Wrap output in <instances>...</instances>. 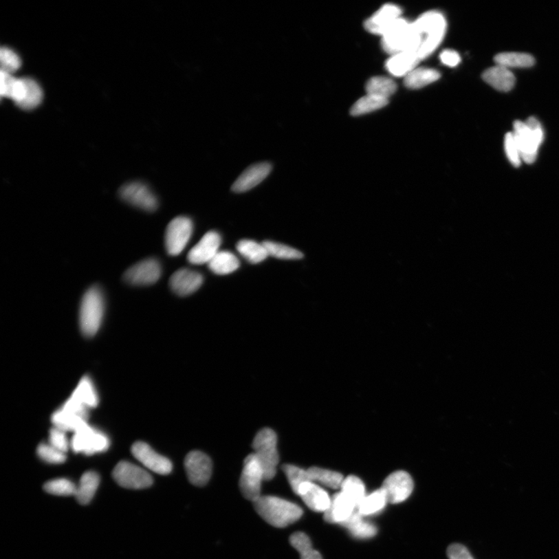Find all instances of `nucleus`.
I'll list each match as a JSON object with an SVG mask.
<instances>
[{
    "instance_id": "nucleus-19",
    "label": "nucleus",
    "mask_w": 559,
    "mask_h": 559,
    "mask_svg": "<svg viewBox=\"0 0 559 559\" xmlns=\"http://www.w3.org/2000/svg\"><path fill=\"white\" fill-rule=\"evenodd\" d=\"M296 494L302 498L307 507L318 513H325L331 503V497L321 486L312 482H305L298 487Z\"/></svg>"
},
{
    "instance_id": "nucleus-41",
    "label": "nucleus",
    "mask_w": 559,
    "mask_h": 559,
    "mask_svg": "<svg viewBox=\"0 0 559 559\" xmlns=\"http://www.w3.org/2000/svg\"><path fill=\"white\" fill-rule=\"evenodd\" d=\"M283 471L294 494L300 485L305 482H311L308 470H305L303 468L293 465H285Z\"/></svg>"
},
{
    "instance_id": "nucleus-5",
    "label": "nucleus",
    "mask_w": 559,
    "mask_h": 559,
    "mask_svg": "<svg viewBox=\"0 0 559 559\" xmlns=\"http://www.w3.org/2000/svg\"><path fill=\"white\" fill-rule=\"evenodd\" d=\"M105 314V299L100 288L94 286L82 299L80 325L83 334L90 338L98 333Z\"/></svg>"
},
{
    "instance_id": "nucleus-31",
    "label": "nucleus",
    "mask_w": 559,
    "mask_h": 559,
    "mask_svg": "<svg viewBox=\"0 0 559 559\" xmlns=\"http://www.w3.org/2000/svg\"><path fill=\"white\" fill-rule=\"evenodd\" d=\"M498 65L505 68H529L535 64L534 57L527 53L504 52L498 54L494 58Z\"/></svg>"
},
{
    "instance_id": "nucleus-30",
    "label": "nucleus",
    "mask_w": 559,
    "mask_h": 559,
    "mask_svg": "<svg viewBox=\"0 0 559 559\" xmlns=\"http://www.w3.org/2000/svg\"><path fill=\"white\" fill-rule=\"evenodd\" d=\"M388 502L386 492L380 488L363 498L357 507L358 512L363 516L380 513Z\"/></svg>"
},
{
    "instance_id": "nucleus-21",
    "label": "nucleus",
    "mask_w": 559,
    "mask_h": 559,
    "mask_svg": "<svg viewBox=\"0 0 559 559\" xmlns=\"http://www.w3.org/2000/svg\"><path fill=\"white\" fill-rule=\"evenodd\" d=\"M272 171V165L269 162H261L248 168L236 180L232 190L236 193H243L254 188L265 179Z\"/></svg>"
},
{
    "instance_id": "nucleus-16",
    "label": "nucleus",
    "mask_w": 559,
    "mask_h": 559,
    "mask_svg": "<svg viewBox=\"0 0 559 559\" xmlns=\"http://www.w3.org/2000/svg\"><path fill=\"white\" fill-rule=\"evenodd\" d=\"M132 454L144 466L155 473L167 474L171 472V461L162 456L149 446L146 443L136 442L131 448Z\"/></svg>"
},
{
    "instance_id": "nucleus-22",
    "label": "nucleus",
    "mask_w": 559,
    "mask_h": 559,
    "mask_svg": "<svg viewBox=\"0 0 559 559\" xmlns=\"http://www.w3.org/2000/svg\"><path fill=\"white\" fill-rule=\"evenodd\" d=\"M356 508V505L350 498L342 492H338L331 497V503H330L329 509L324 513V519L333 524L342 525L351 518V516L355 512L354 509Z\"/></svg>"
},
{
    "instance_id": "nucleus-8",
    "label": "nucleus",
    "mask_w": 559,
    "mask_h": 559,
    "mask_svg": "<svg viewBox=\"0 0 559 559\" xmlns=\"http://www.w3.org/2000/svg\"><path fill=\"white\" fill-rule=\"evenodd\" d=\"M264 477L263 468L254 453L246 457L239 480L240 490L245 498L254 503L261 496V484Z\"/></svg>"
},
{
    "instance_id": "nucleus-17",
    "label": "nucleus",
    "mask_w": 559,
    "mask_h": 559,
    "mask_svg": "<svg viewBox=\"0 0 559 559\" xmlns=\"http://www.w3.org/2000/svg\"><path fill=\"white\" fill-rule=\"evenodd\" d=\"M221 243L220 234L217 232H208L199 242L192 248L188 254V260L195 265L209 263L219 252Z\"/></svg>"
},
{
    "instance_id": "nucleus-3",
    "label": "nucleus",
    "mask_w": 559,
    "mask_h": 559,
    "mask_svg": "<svg viewBox=\"0 0 559 559\" xmlns=\"http://www.w3.org/2000/svg\"><path fill=\"white\" fill-rule=\"evenodd\" d=\"M382 45L391 56L402 52H418L421 44L413 23L400 17L382 36Z\"/></svg>"
},
{
    "instance_id": "nucleus-44",
    "label": "nucleus",
    "mask_w": 559,
    "mask_h": 559,
    "mask_svg": "<svg viewBox=\"0 0 559 559\" xmlns=\"http://www.w3.org/2000/svg\"><path fill=\"white\" fill-rule=\"evenodd\" d=\"M505 152H506L509 161L514 166H519L521 164V155L518 144L515 140L513 132H509L505 136L504 140Z\"/></svg>"
},
{
    "instance_id": "nucleus-46",
    "label": "nucleus",
    "mask_w": 559,
    "mask_h": 559,
    "mask_svg": "<svg viewBox=\"0 0 559 559\" xmlns=\"http://www.w3.org/2000/svg\"><path fill=\"white\" fill-rule=\"evenodd\" d=\"M449 559H474L465 546L461 544H453L448 549Z\"/></svg>"
},
{
    "instance_id": "nucleus-1",
    "label": "nucleus",
    "mask_w": 559,
    "mask_h": 559,
    "mask_svg": "<svg viewBox=\"0 0 559 559\" xmlns=\"http://www.w3.org/2000/svg\"><path fill=\"white\" fill-rule=\"evenodd\" d=\"M254 503L257 514L275 527L289 526L303 514V509L298 505L279 497L261 496Z\"/></svg>"
},
{
    "instance_id": "nucleus-13",
    "label": "nucleus",
    "mask_w": 559,
    "mask_h": 559,
    "mask_svg": "<svg viewBox=\"0 0 559 559\" xmlns=\"http://www.w3.org/2000/svg\"><path fill=\"white\" fill-rule=\"evenodd\" d=\"M184 467L190 483L196 486L206 485L211 478L212 460L199 450H194L186 455Z\"/></svg>"
},
{
    "instance_id": "nucleus-36",
    "label": "nucleus",
    "mask_w": 559,
    "mask_h": 559,
    "mask_svg": "<svg viewBox=\"0 0 559 559\" xmlns=\"http://www.w3.org/2000/svg\"><path fill=\"white\" fill-rule=\"evenodd\" d=\"M340 489L342 494L350 498L357 507L366 496L364 484L362 479L355 476H350L344 479Z\"/></svg>"
},
{
    "instance_id": "nucleus-27",
    "label": "nucleus",
    "mask_w": 559,
    "mask_h": 559,
    "mask_svg": "<svg viewBox=\"0 0 559 559\" xmlns=\"http://www.w3.org/2000/svg\"><path fill=\"white\" fill-rule=\"evenodd\" d=\"M342 525L344 526L353 537L358 538H373L375 536L377 531L376 527L371 523L365 521L363 516L358 511H355L350 518L342 523Z\"/></svg>"
},
{
    "instance_id": "nucleus-24",
    "label": "nucleus",
    "mask_w": 559,
    "mask_h": 559,
    "mask_svg": "<svg viewBox=\"0 0 559 559\" xmlns=\"http://www.w3.org/2000/svg\"><path fill=\"white\" fill-rule=\"evenodd\" d=\"M421 61L417 53L402 52L391 56L386 66L390 74L395 76H406Z\"/></svg>"
},
{
    "instance_id": "nucleus-7",
    "label": "nucleus",
    "mask_w": 559,
    "mask_h": 559,
    "mask_svg": "<svg viewBox=\"0 0 559 559\" xmlns=\"http://www.w3.org/2000/svg\"><path fill=\"white\" fill-rule=\"evenodd\" d=\"M70 443L74 452L86 455L105 452L110 447L109 438L88 424L74 432Z\"/></svg>"
},
{
    "instance_id": "nucleus-45",
    "label": "nucleus",
    "mask_w": 559,
    "mask_h": 559,
    "mask_svg": "<svg viewBox=\"0 0 559 559\" xmlns=\"http://www.w3.org/2000/svg\"><path fill=\"white\" fill-rule=\"evenodd\" d=\"M50 444L60 450V452L65 454L71 447V443H69L67 435H66V431L56 428V426L50 430Z\"/></svg>"
},
{
    "instance_id": "nucleus-38",
    "label": "nucleus",
    "mask_w": 559,
    "mask_h": 559,
    "mask_svg": "<svg viewBox=\"0 0 559 559\" xmlns=\"http://www.w3.org/2000/svg\"><path fill=\"white\" fill-rule=\"evenodd\" d=\"M290 543L298 551L300 559H322L320 552L312 548L309 538L303 532L293 534Z\"/></svg>"
},
{
    "instance_id": "nucleus-35",
    "label": "nucleus",
    "mask_w": 559,
    "mask_h": 559,
    "mask_svg": "<svg viewBox=\"0 0 559 559\" xmlns=\"http://www.w3.org/2000/svg\"><path fill=\"white\" fill-rule=\"evenodd\" d=\"M388 103V100L387 99L366 94L352 106L351 113L353 116H364V114L381 109V108L386 107Z\"/></svg>"
},
{
    "instance_id": "nucleus-11",
    "label": "nucleus",
    "mask_w": 559,
    "mask_h": 559,
    "mask_svg": "<svg viewBox=\"0 0 559 559\" xmlns=\"http://www.w3.org/2000/svg\"><path fill=\"white\" fill-rule=\"evenodd\" d=\"M88 411L87 408L68 399L52 415V423L56 428L66 432H75L87 424Z\"/></svg>"
},
{
    "instance_id": "nucleus-26",
    "label": "nucleus",
    "mask_w": 559,
    "mask_h": 559,
    "mask_svg": "<svg viewBox=\"0 0 559 559\" xmlns=\"http://www.w3.org/2000/svg\"><path fill=\"white\" fill-rule=\"evenodd\" d=\"M239 266L240 262L237 256L228 251H219L208 263L209 269L219 275L232 274L236 272Z\"/></svg>"
},
{
    "instance_id": "nucleus-32",
    "label": "nucleus",
    "mask_w": 559,
    "mask_h": 559,
    "mask_svg": "<svg viewBox=\"0 0 559 559\" xmlns=\"http://www.w3.org/2000/svg\"><path fill=\"white\" fill-rule=\"evenodd\" d=\"M237 249L245 260L252 263H259L265 261L269 256L263 243H258L250 239H243L237 245Z\"/></svg>"
},
{
    "instance_id": "nucleus-48",
    "label": "nucleus",
    "mask_w": 559,
    "mask_h": 559,
    "mask_svg": "<svg viewBox=\"0 0 559 559\" xmlns=\"http://www.w3.org/2000/svg\"><path fill=\"white\" fill-rule=\"evenodd\" d=\"M440 58L442 63L449 67H456L461 62L459 54L454 50L443 51Z\"/></svg>"
},
{
    "instance_id": "nucleus-9",
    "label": "nucleus",
    "mask_w": 559,
    "mask_h": 559,
    "mask_svg": "<svg viewBox=\"0 0 559 559\" xmlns=\"http://www.w3.org/2000/svg\"><path fill=\"white\" fill-rule=\"evenodd\" d=\"M191 219L179 216L168 225L165 235L166 249L171 256H177L184 251L193 233Z\"/></svg>"
},
{
    "instance_id": "nucleus-4",
    "label": "nucleus",
    "mask_w": 559,
    "mask_h": 559,
    "mask_svg": "<svg viewBox=\"0 0 559 559\" xmlns=\"http://www.w3.org/2000/svg\"><path fill=\"white\" fill-rule=\"evenodd\" d=\"M513 133L522 161L532 164L536 160L538 149L544 141L542 124L535 118H529L526 122L516 121L514 124Z\"/></svg>"
},
{
    "instance_id": "nucleus-15",
    "label": "nucleus",
    "mask_w": 559,
    "mask_h": 559,
    "mask_svg": "<svg viewBox=\"0 0 559 559\" xmlns=\"http://www.w3.org/2000/svg\"><path fill=\"white\" fill-rule=\"evenodd\" d=\"M413 481L410 474L404 471L395 472L384 479L381 488L386 492L388 501L400 503L410 496L413 490Z\"/></svg>"
},
{
    "instance_id": "nucleus-14",
    "label": "nucleus",
    "mask_w": 559,
    "mask_h": 559,
    "mask_svg": "<svg viewBox=\"0 0 559 559\" xmlns=\"http://www.w3.org/2000/svg\"><path fill=\"white\" fill-rule=\"evenodd\" d=\"M162 268L160 262L153 258L144 260L126 270L124 280L131 285H153L160 278Z\"/></svg>"
},
{
    "instance_id": "nucleus-23",
    "label": "nucleus",
    "mask_w": 559,
    "mask_h": 559,
    "mask_svg": "<svg viewBox=\"0 0 559 559\" xmlns=\"http://www.w3.org/2000/svg\"><path fill=\"white\" fill-rule=\"evenodd\" d=\"M483 80L498 91L508 92L515 85L516 79L514 74L503 66H494L485 70L483 74Z\"/></svg>"
},
{
    "instance_id": "nucleus-39",
    "label": "nucleus",
    "mask_w": 559,
    "mask_h": 559,
    "mask_svg": "<svg viewBox=\"0 0 559 559\" xmlns=\"http://www.w3.org/2000/svg\"><path fill=\"white\" fill-rule=\"evenodd\" d=\"M263 245L266 248L269 256L278 258V259L299 260L304 256L302 252L284 244L265 241L263 243Z\"/></svg>"
},
{
    "instance_id": "nucleus-12",
    "label": "nucleus",
    "mask_w": 559,
    "mask_h": 559,
    "mask_svg": "<svg viewBox=\"0 0 559 559\" xmlns=\"http://www.w3.org/2000/svg\"><path fill=\"white\" fill-rule=\"evenodd\" d=\"M119 195L124 201L147 212H154L158 208L157 197L146 184L132 182L123 185Z\"/></svg>"
},
{
    "instance_id": "nucleus-40",
    "label": "nucleus",
    "mask_w": 559,
    "mask_h": 559,
    "mask_svg": "<svg viewBox=\"0 0 559 559\" xmlns=\"http://www.w3.org/2000/svg\"><path fill=\"white\" fill-rule=\"evenodd\" d=\"M44 490L47 494L56 496H74L76 485L66 479H58L50 481L44 485Z\"/></svg>"
},
{
    "instance_id": "nucleus-18",
    "label": "nucleus",
    "mask_w": 559,
    "mask_h": 559,
    "mask_svg": "<svg viewBox=\"0 0 559 559\" xmlns=\"http://www.w3.org/2000/svg\"><path fill=\"white\" fill-rule=\"evenodd\" d=\"M401 14L402 10L398 6L384 5L366 21L364 27L370 33L382 36L399 19Z\"/></svg>"
},
{
    "instance_id": "nucleus-42",
    "label": "nucleus",
    "mask_w": 559,
    "mask_h": 559,
    "mask_svg": "<svg viewBox=\"0 0 559 559\" xmlns=\"http://www.w3.org/2000/svg\"><path fill=\"white\" fill-rule=\"evenodd\" d=\"M0 62L1 70L10 74L19 69L21 65L19 56L8 47H3L0 50Z\"/></svg>"
},
{
    "instance_id": "nucleus-25",
    "label": "nucleus",
    "mask_w": 559,
    "mask_h": 559,
    "mask_svg": "<svg viewBox=\"0 0 559 559\" xmlns=\"http://www.w3.org/2000/svg\"><path fill=\"white\" fill-rule=\"evenodd\" d=\"M100 485V476L97 472L89 471L84 473L76 485L75 497L82 505L91 502Z\"/></svg>"
},
{
    "instance_id": "nucleus-33",
    "label": "nucleus",
    "mask_w": 559,
    "mask_h": 559,
    "mask_svg": "<svg viewBox=\"0 0 559 559\" xmlns=\"http://www.w3.org/2000/svg\"><path fill=\"white\" fill-rule=\"evenodd\" d=\"M71 397L79 401L84 406L92 408L98 404V395L94 384L89 377L82 378Z\"/></svg>"
},
{
    "instance_id": "nucleus-29",
    "label": "nucleus",
    "mask_w": 559,
    "mask_h": 559,
    "mask_svg": "<svg viewBox=\"0 0 559 559\" xmlns=\"http://www.w3.org/2000/svg\"><path fill=\"white\" fill-rule=\"evenodd\" d=\"M308 470L311 482L321 484L333 490L340 489L344 476L339 472L325 470V468L311 467Z\"/></svg>"
},
{
    "instance_id": "nucleus-10",
    "label": "nucleus",
    "mask_w": 559,
    "mask_h": 559,
    "mask_svg": "<svg viewBox=\"0 0 559 559\" xmlns=\"http://www.w3.org/2000/svg\"><path fill=\"white\" fill-rule=\"evenodd\" d=\"M113 477L124 488L142 490L153 483V479L147 471L133 463L122 461L114 468Z\"/></svg>"
},
{
    "instance_id": "nucleus-20",
    "label": "nucleus",
    "mask_w": 559,
    "mask_h": 559,
    "mask_svg": "<svg viewBox=\"0 0 559 559\" xmlns=\"http://www.w3.org/2000/svg\"><path fill=\"white\" fill-rule=\"evenodd\" d=\"M203 281V276L200 273L183 268L171 276L170 285L177 296H188L199 289Z\"/></svg>"
},
{
    "instance_id": "nucleus-28",
    "label": "nucleus",
    "mask_w": 559,
    "mask_h": 559,
    "mask_svg": "<svg viewBox=\"0 0 559 559\" xmlns=\"http://www.w3.org/2000/svg\"><path fill=\"white\" fill-rule=\"evenodd\" d=\"M441 74L434 69L416 68L405 77L404 83L408 89H419L440 79Z\"/></svg>"
},
{
    "instance_id": "nucleus-2",
    "label": "nucleus",
    "mask_w": 559,
    "mask_h": 559,
    "mask_svg": "<svg viewBox=\"0 0 559 559\" xmlns=\"http://www.w3.org/2000/svg\"><path fill=\"white\" fill-rule=\"evenodd\" d=\"M413 25L421 41L417 55L423 60L429 57L441 43L446 33V19L441 12L429 11L420 16Z\"/></svg>"
},
{
    "instance_id": "nucleus-34",
    "label": "nucleus",
    "mask_w": 559,
    "mask_h": 559,
    "mask_svg": "<svg viewBox=\"0 0 559 559\" xmlns=\"http://www.w3.org/2000/svg\"><path fill=\"white\" fill-rule=\"evenodd\" d=\"M397 89L396 83L388 77L376 76L371 78L366 83V91L368 94L387 99Z\"/></svg>"
},
{
    "instance_id": "nucleus-47",
    "label": "nucleus",
    "mask_w": 559,
    "mask_h": 559,
    "mask_svg": "<svg viewBox=\"0 0 559 559\" xmlns=\"http://www.w3.org/2000/svg\"><path fill=\"white\" fill-rule=\"evenodd\" d=\"M14 80L15 77L13 75L1 70V75H0V80H1L0 81V94H1L2 98L9 97L11 87L13 85Z\"/></svg>"
},
{
    "instance_id": "nucleus-37",
    "label": "nucleus",
    "mask_w": 559,
    "mask_h": 559,
    "mask_svg": "<svg viewBox=\"0 0 559 559\" xmlns=\"http://www.w3.org/2000/svg\"><path fill=\"white\" fill-rule=\"evenodd\" d=\"M26 85L25 98L18 105L23 110H32L37 107L43 100V91L39 84L32 78H23Z\"/></svg>"
},
{
    "instance_id": "nucleus-6",
    "label": "nucleus",
    "mask_w": 559,
    "mask_h": 559,
    "mask_svg": "<svg viewBox=\"0 0 559 559\" xmlns=\"http://www.w3.org/2000/svg\"><path fill=\"white\" fill-rule=\"evenodd\" d=\"M276 443L278 437L276 432L270 428H264L258 432L252 442L254 454L263 468L265 480L274 479L276 473L279 462Z\"/></svg>"
},
{
    "instance_id": "nucleus-43",
    "label": "nucleus",
    "mask_w": 559,
    "mask_h": 559,
    "mask_svg": "<svg viewBox=\"0 0 559 559\" xmlns=\"http://www.w3.org/2000/svg\"><path fill=\"white\" fill-rule=\"evenodd\" d=\"M38 455L41 460L50 464H63L66 460L65 453L50 446V443H41L38 448Z\"/></svg>"
}]
</instances>
